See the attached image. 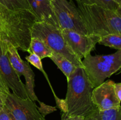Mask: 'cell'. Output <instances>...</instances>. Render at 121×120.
<instances>
[{"label": "cell", "instance_id": "5", "mask_svg": "<svg viewBox=\"0 0 121 120\" xmlns=\"http://www.w3.org/2000/svg\"><path fill=\"white\" fill-rule=\"evenodd\" d=\"M31 36L40 38L54 52L62 55L76 67H83L82 60L73 53L64 38L60 28L47 22L35 21L31 27Z\"/></svg>", "mask_w": 121, "mask_h": 120}, {"label": "cell", "instance_id": "1", "mask_svg": "<svg viewBox=\"0 0 121 120\" xmlns=\"http://www.w3.org/2000/svg\"><path fill=\"white\" fill-rule=\"evenodd\" d=\"M37 21L30 9L14 11L0 2V41L9 42L15 48L27 52L31 29Z\"/></svg>", "mask_w": 121, "mask_h": 120}, {"label": "cell", "instance_id": "20", "mask_svg": "<svg viewBox=\"0 0 121 120\" xmlns=\"http://www.w3.org/2000/svg\"><path fill=\"white\" fill-rule=\"evenodd\" d=\"M40 104V107H37V109L39 110V112L43 116L45 117V116L48 114H51L53 112L56 111L57 110V108L56 107L53 106H50L48 105H46L44 102H41L40 101H38Z\"/></svg>", "mask_w": 121, "mask_h": 120}, {"label": "cell", "instance_id": "25", "mask_svg": "<svg viewBox=\"0 0 121 120\" xmlns=\"http://www.w3.org/2000/svg\"><path fill=\"white\" fill-rule=\"evenodd\" d=\"M116 2L118 5V12L121 15V0H116Z\"/></svg>", "mask_w": 121, "mask_h": 120}, {"label": "cell", "instance_id": "2", "mask_svg": "<svg viewBox=\"0 0 121 120\" xmlns=\"http://www.w3.org/2000/svg\"><path fill=\"white\" fill-rule=\"evenodd\" d=\"M67 81L65 98L69 116H80L85 118L93 115L98 108L92 100L94 87L91 84L83 67H77Z\"/></svg>", "mask_w": 121, "mask_h": 120}, {"label": "cell", "instance_id": "15", "mask_svg": "<svg viewBox=\"0 0 121 120\" xmlns=\"http://www.w3.org/2000/svg\"><path fill=\"white\" fill-rule=\"evenodd\" d=\"M97 120H121V106L105 111L97 109L93 114Z\"/></svg>", "mask_w": 121, "mask_h": 120}, {"label": "cell", "instance_id": "24", "mask_svg": "<svg viewBox=\"0 0 121 120\" xmlns=\"http://www.w3.org/2000/svg\"><path fill=\"white\" fill-rule=\"evenodd\" d=\"M115 91L117 98L121 102V83H115Z\"/></svg>", "mask_w": 121, "mask_h": 120}, {"label": "cell", "instance_id": "12", "mask_svg": "<svg viewBox=\"0 0 121 120\" xmlns=\"http://www.w3.org/2000/svg\"><path fill=\"white\" fill-rule=\"evenodd\" d=\"M31 10L36 16L37 21L44 22L60 28L53 13L51 0H26Z\"/></svg>", "mask_w": 121, "mask_h": 120}, {"label": "cell", "instance_id": "14", "mask_svg": "<svg viewBox=\"0 0 121 120\" xmlns=\"http://www.w3.org/2000/svg\"><path fill=\"white\" fill-rule=\"evenodd\" d=\"M50 58L63 73L67 80L77 68L71 61L61 54L54 52Z\"/></svg>", "mask_w": 121, "mask_h": 120}, {"label": "cell", "instance_id": "22", "mask_svg": "<svg viewBox=\"0 0 121 120\" xmlns=\"http://www.w3.org/2000/svg\"><path fill=\"white\" fill-rule=\"evenodd\" d=\"M61 120H85V118L80 116H69L66 113H61Z\"/></svg>", "mask_w": 121, "mask_h": 120}, {"label": "cell", "instance_id": "26", "mask_svg": "<svg viewBox=\"0 0 121 120\" xmlns=\"http://www.w3.org/2000/svg\"><path fill=\"white\" fill-rule=\"evenodd\" d=\"M85 120H97V119L94 116L92 115V116H89L87 118H85Z\"/></svg>", "mask_w": 121, "mask_h": 120}, {"label": "cell", "instance_id": "4", "mask_svg": "<svg viewBox=\"0 0 121 120\" xmlns=\"http://www.w3.org/2000/svg\"><path fill=\"white\" fill-rule=\"evenodd\" d=\"M86 74L94 88L119 71L121 68V50L109 55L89 54L82 60Z\"/></svg>", "mask_w": 121, "mask_h": 120}, {"label": "cell", "instance_id": "10", "mask_svg": "<svg viewBox=\"0 0 121 120\" xmlns=\"http://www.w3.org/2000/svg\"><path fill=\"white\" fill-rule=\"evenodd\" d=\"M61 33L73 53L81 60L91 54L100 39L96 35L82 34L70 29H62Z\"/></svg>", "mask_w": 121, "mask_h": 120}, {"label": "cell", "instance_id": "9", "mask_svg": "<svg viewBox=\"0 0 121 120\" xmlns=\"http://www.w3.org/2000/svg\"><path fill=\"white\" fill-rule=\"evenodd\" d=\"M7 54L9 61L17 74L19 76L21 75L24 76L26 89L29 98L33 101L38 102L39 100L34 92L35 74L29 63L21 59L18 52L17 48L9 42L7 44Z\"/></svg>", "mask_w": 121, "mask_h": 120}, {"label": "cell", "instance_id": "11", "mask_svg": "<svg viewBox=\"0 0 121 120\" xmlns=\"http://www.w3.org/2000/svg\"><path fill=\"white\" fill-rule=\"evenodd\" d=\"M92 100L99 111L108 110L121 107V102L115 91V82L110 80L94 88Z\"/></svg>", "mask_w": 121, "mask_h": 120}, {"label": "cell", "instance_id": "6", "mask_svg": "<svg viewBox=\"0 0 121 120\" xmlns=\"http://www.w3.org/2000/svg\"><path fill=\"white\" fill-rule=\"evenodd\" d=\"M52 9L60 29H70L88 35L78 8L67 0H51Z\"/></svg>", "mask_w": 121, "mask_h": 120}, {"label": "cell", "instance_id": "16", "mask_svg": "<svg viewBox=\"0 0 121 120\" xmlns=\"http://www.w3.org/2000/svg\"><path fill=\"white\" fill-rule=\"evenodd\" d=\"M26 59L28 63L31 64L32 65H33L34 67H35V68H37L39 71H40L43 73V74L44 75L45 78H46V80H47L50 87L51 88V90H52V93H53V95H54V99L57 98L58 96H57V95L55 94V92H54V89H53L52 84H51V82L50 81L49 78H48V75H47V73H46V72L45 71V70L44 69L43 66L42 61H41V59L40 58L39 56H38L37 55L33 54V53H31V54H30V55H28V56H26Z\"/></svg>", "mask_w": 121, "mask_h": 120}, {"label": "cell", "instance_id": "7", "mask_svg": "<svg viewBox=\"0 0 121 120\" xmlns=\"http://www.w3.org/2000/svg\"><path fill=\"white\" fill-rule=\"evenodd\" d=\"M8 42L0 41V71L9 90L21 98H29L26 85L21 81L12 66L7 54Z\"/></svg>", "mask_w": 121, "mask_h": 120}, {"label": "cell", "instance_id": "3", "mask_svg": "<svg viewBox=\"0 0 121 120\" xmlns=\"http://www.w3.org/2000/svg\"><path fill=\"white\" fill-rule=\"evenodd\" d=\"M77 8L88 35L102 36L121 35V15L118 12L96 5L77 2Z\"/></svg>", "mask_w": 121, "mask_h": 120}, {"label": "cell", "instance_id": "17", "mask_svg": "<svg viewBox=\"0 0 121 120\" xmlns=\"http://www.w3.org/2000/svg\"><path fill=\"white\" fill-rule=\"evenodd\" d=\"M98 43L106 47L121 50V35L113 34L102 36Z\"/></svg>", "mask_w": 121, "mask_h": 120}, {"label": "cell", "instance_id": "13", "mask_svg": "<svg viewBox=\"0 0 121 120\" xmlns=\"http://www.w3.org/2000/svg\"><path fill=\"white\" fill-rule=\"evenodd\" d=\"M27 52L29 54L33 53L42 60L45 58H50L54 52L40 38L31 37Z\"/></svg>", "mask_w": 121, "mask_h": 120}, {"label": "cell", "instance_id": "18", "mask_svg": "<svg viewBox=\"0 0 121 120\" xmlns=\"http://www.w3.org/2000/svg\"><path fill=\"white\" fill-rule=\"evenodd\" d=\"M76 2L85 5H96L118 12V5L116 0H76Z\"/></svg>", "mask_w": 121, "mask_h": 120}, {"label": "cell", "instance_id": "21", "mask_svg": "<svg viewBox=\"0 0 121 120\" xmlns=\"http://www.w3.org/2000/svg\"><path fill=\"white\" fill-rule=\"evenodd\" d=\"M0 120H15L9 109L4 106L0 110Z\"/></svg>", "mask_w": 121, "mask_h": 120}, {"label": "cell", "instance_id": "8", "mask_svg": "<svg viewBox=\"0 0 121 120\" xmlns=\"http://www.w3.org/2000/svg\"><path fill=\"white\" fill-rule=\"evenodd\" d=\"M5 106L15 120H46L39 112L37 106L30 98H21L13 92H9Z\"/></svg>", "mask_w": 121, "mask_h": 120}, {"label": "cell", "instance_id": "19", "mask_svg": "<svg viewBox=\"0 0 121 120\" xmlns=\"http://www.w3.org/2000/svg\"><path fill=\"white\" fill-rule=\"evenodd\" d=\"M0 2L11 10H31L30 7L26 0H0Z\"/></svg>", "mask_w": 121, "mask_h": 120}, {"label": "cell", "instance_id": "27", "mask_svg": "<svg viewBox=\"0 0 121 120\" xmlns=\"http://www.w3.org/2000/svg\"><path fill=\"white\" fill-rule=\"evenodd\" d=\"M121 69H119V71H118V74H119V73H121Z\"/></svg>", "mask_w": 121, "mask_h": 120}, {"label": "cell", "instance_id": "23", "mask_svg": "<svg viewBox=\"0 0 121 120\" xmlns=\"http://www.w3.org/2000/svg\"><path fill=\"white\" fill-rule=\"evenodd\" d=\"M8 94L0 88V110L5 106Z\"/></svg>", "mask_w": 121, "mask_h": 120}]
</instances>
